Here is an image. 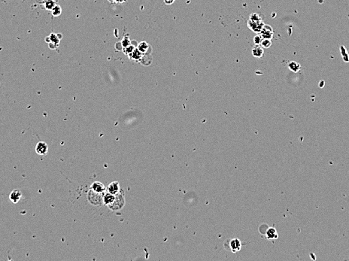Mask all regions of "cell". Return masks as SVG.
Returning <instances> with one entry per match:
<instances>
[{
    "instance_id": "6da1fadb",
    "label": "cell",
    "mask_w": 349,
    "mask_h": 261,
    "mask_svg": "<svg viewBox=\"0 0 349 261\" xmlns=\"http://www.w3.org/2000/svg\"><path fill=\"white\" fill-rule=\"evenodd\" d=\"M48 151V145L45 141L38 142L36 146V152L39 155H46Z\"/></svg>"
},
{
    "instance_id": "7a4b0ae2",
    "label": "cell",
    "mask_w": 349,
    "mask_h": 261,
    "mask_svg": "<svg viewBox=\"0 0 349 261\" xmlns=\"http://www.w3.org/2000/svg\"><path fill=\"white\" fill-rule=\"evenodd\" d=\"M22 195L23 194H22V192L20 191V190L15 189L11 192L10 195H9V199L13 203H18L20 200Z\"/></svg>"
},
{
    "instance_id": "3957f363",
    "label": "cell",
    "mask_w": 349,
    "mask_h": 261,
    "mask_svg": "<svg viewBox=\"0 0 349 261\" xmlns=\"http://www.w3.org/2000/svg\"><path fill=\"white\" fill-rule=\"evenodd\" d=\"M230 246L233 252H237L240 251L242 248V243L238 239H233L230 241Z\"/></svg>"
},
{
    "instance_id": "277c9868",
    "label": "cell",
    "mask_w": 349,
    "mask_h": 261,
    "mask_svg": "<svg viewBox=\"0 0 349 261\" xmlns=\"http://www.w3.org/2000/svg\"><path fill=\"white\" fill-rule=\"evenodd\" d=\"M265 236H266L268 239H278V235L274 227H269L266 232Z\"/></svg>"
},
{
    "instance_id": "5b68a950",
    "label": "cell",
    "mask_w": 349,
    "mask_h": 261,
    "mask_svg": "<svg viewBox=\"0 0 349 261\" xmlns=\"http://www.w3.org/2000/svg\"><path fill=\"white\" fill-rule=\"evenodd\" d=\"M108 190H109V193L115 195L119 191V184L117 181L112 182L108 188Z\"/></svg>"
},
{
    "instance_id": "8992f818",
    "label": "cell",
    "mask_w": 349,
    "mask_h": 261,
    "mask_svg": "<svg viewBox=\"0 0 349 261\" xmlns=\"http://www.w3.org/2000/svg\"><path fill=\"white\" fill-rule=\"evenodd\" d=\"M261 31L266 32V33L265 32H261V36L262 37H264V38H268V39H269V38H271L273 37V29H272L271 27H269V30H267V26H265V27H263V28H262Z\"/></svg>"
},
{
    "instance_id": "52a82bcc",
    "label": "cell",
    "mask_w": 349,
    "mask_h": 261,
    "mask_svg": "<svg viewBox=\"0 0 349 261\" xmlns=\"http://www.w3.org/2000/svg\"><path fill=\"white\" fill-rule=\"evenodd\" d=\"M91 188H92L93 190H94V191L96 192H98V193H102V192L105 191V190L104 184H102L100 182H94L92 184Z\"/></svg>"
},
{
    "instance_id": "ba28073f",
    "label": "cell",
    "mask_w": 349,
    "mask_h": 261,
    "mask_svg": "<svg viewBox=\"0 0 349 261\" xmlns=\"http://www.w3.org/2000/svg\"><path fill=\"white\" fill-rule=\"evenodd\" d=\"M252 54L256 57H261L264 54V50L260 46L256 45L252 50Z\"/></svg>"
},
{
    "instance_id": "9c48e42d",
    "label": "cell",
    "mask_w": 349,
    "mask_h": 261,
    "mask_svg": "<svg viewBox=\"0 0 349 261\" xmlns=\"http://www.w3.org/2000/svg\"><path fill=\"white\" fill-rule=\"evenodd\" d=\"M114 199H115V197L114 196V194H111V193H106V194L104 196L103 200L105 204H106V205H110V204H111L114 202Z\"/></svg>"
},
{
    "instance_id": "30bf717a",
    "label": "cell",
    "mask_w": 349,
    "mask_h": 261,
    "mask_svg": "<svg viewBox=\"0 0 349 261\" xmlns=\"http://www.w3.org/2000/svg\"><path fill=\"white\" fill-rule=\"evenodd\" d=\"M52 13L54 16H59L61 14V8L59 6H55L54 8L52 9Z\"/></svg>"
},
{
    "instance_id": "8fae6325",
    "label": "cell",
    "mask_w": 349,
    "mask_h": 261,
    "mask_svg": "<svg viewBox=\"0 0 349 261\" xmlns=\"http://www.w3.org/2000/svg\"><path fill=\"white\" fill-rule=\"evenodd\" d=\"M268 228H269V227L267 226V224H261V225L260 226V227H259V232H260L262 235H265L266 231H267Z\"/></svg>"
},
{
    "instance_id": "7c38bea8",
    "label": "cell",
    "mask_w": 349,
    "mask_h": 261,
    "mask_svg": "<svg viewBox=\"0 0 349 261\" xmlns=\"http://www.w3.org/2000/svg\"><path fill=\"white\" fill-rule=\"evenodd\" d=\"M148 48V44L145 42H142L139 45V50L140 52H145Z\"/></svg>"
},
{
    "instance_id": "4fadbf2b",
    "label": "cell",
    "mask_w": 349,
    "mask_h": 261,
    "mask_svg": "<svg viewBox=\"0 0 349 261\" xmlns=\"http://www.w3.org/2000/svg\"><path fill=\"white\" fill-rule=\"evenodd\" d=\"M261 45L264 48H269V47L271 46V41L269 39H268V38H265V39L262 40L261 41Z\"/></svg>"
},
{
    "instance_id": "5bb4252c",
    "label": "cell",
    "mask_w": 349,
    "mask_h": 261,
    "mask_svg": "<svg viewBox=\"0 0 349 261\" xmlns=\"http://www.w3.org/2000/svg\"><path fill=\"white\" fill-rule=\"evenodd\" d=\"M54 6H55V3L52 0H48V2L45 3V7H46L47 9H49V10H52L54 8Z\"/></svg>"
},
{
    "instance_id": "9a60e30c",
    "label": "cell",
    "mask_w": 349,
    "mask_h": 261,
    "mask_svg": "<svg viewBox=\"0 0 349 261\" xmlns=\"http://www.w3.org/2000/svg\"><path fill=\"white\" fill-rule=\"evenodd\" d=\"M261 41H262V36H256V37L254 38V42L256 45H260V44L261 43Z\"/></svg>"
},
{
    "instance_id": "2e32d148",
    "label": "cell",
    "mask_w": 349,
    "mask_h": 261,
    "mask_svg": "<svg viewBox=\"0 0 349 261\" xmlns=\"http://www.w3.org/2000/svg\"><path fill=\"white\" fill-rule=\"evenodd\" d=\"M175 1V0H164V2H165V3H166V5H171Z\"/></svg>"
},
{
    "instance_id": "e0dca14e",
    "label": "cell",
    "mask_w": 349,
    "mask_h": 261,
    "mask_svg": "<svg viewBox=\"0 0 349 261\" xmlns=\"http://www.w3.org/2000/svg\"><path fill=\"white\" fill-rule=\"evenodd\" d=\"M111 2H123L124 0H110Z\"/></svg>"
}]
</instances>
